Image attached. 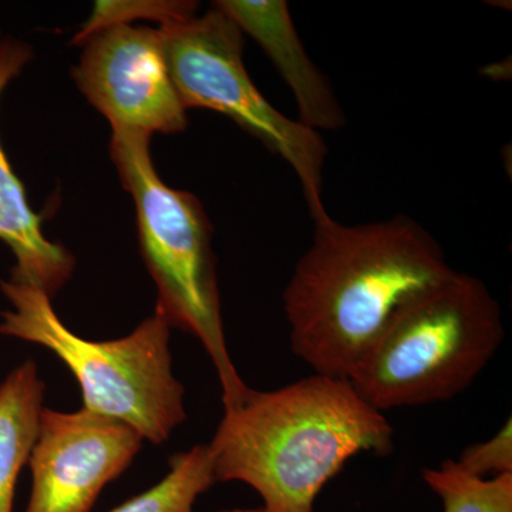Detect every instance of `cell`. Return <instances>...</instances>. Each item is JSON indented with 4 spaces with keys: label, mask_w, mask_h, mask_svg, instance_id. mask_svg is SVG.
I'll return each instance as SVG.
<instances>
[{
    "label": "cell",
    "mask_w": 512,
    "mask_h": 512,
    "mask_svg": "<svg viewBox=\"0 0 512 512\" xmlns=\"http://www.w3.org/2000/svg\"><path fill=\"white\" fill-rule=\"evenodd\" d=\"M284 292L292 352L316 375L352 380L394 319L454 269L412 218L313 224Z\"/></svg>",
    "instance_id": "6da1fadb"
},
{
    "label": "cell",
    "mask_w": 512,
    "mask_h": 512,
    "mask_svg": "<svg viewBox=\"0 0 512 512\" xmlns=\"http://www.w3.org/2000/svg\"><path fill=\"white\" fill-rule=\"evenodd\" d=\"M215 481H239L266 512H313L320 491L360 453L386 456L394 430L349 380L312 375L271 392H248L207 444Z\"/></svg>",
    "instance_id": "7a4b0ae2"
},
{
    "label": "cell",
    "mask_w": 512,
    "mask_h": 512,
    "mask_svg": "<svg viewBox=\"0 0 512 512\" xmlns=\"http://www.w3.org/2000/svg\"><path fill=\"white\" fill-rule=\"evenodd\" d=\"M151 137L113 131L110 154L136 205L138 241L158 289L156 309L170 326L200 340L217 370L224 407L249 387L238 375L225 340L212 225L195 195L158 177Z\"/></svg>",
    "instance_id": "3957f363"
},
{
    "label": "cell",
    "mask_w": 512,
    "mask_h": 512,
    "mask_svg": "<svg viewBox=\"0 0 512 512\" xmlns=\"http://www.w3.org/2000/svg\"><path fill=\"white\" fill-rule=\"evenodd\" d=\"M504 335L487 285L454 271L394 319L350 383L382 413L446 402L484 372Z\"/></svg>",
    "instance_id": "277c9868"
},
{
    "label": "cell",
    "mask_w": 512,
    "mask_h": 512,
    "mask_svg": "<svg viewBox=\"0 0 512 512\" xmlns=\"http://www.w3.org/2000/svg\"><path fill=\"white\" fill-rule=\"evenodd\" d=\"M0 289L12 303V311L0 313V333L55 353L79 382L83 409L119 420L154 444L187 420L163 313L156 309L124 338L97 342L67 328L42 289L12 281Z\"/></svg>",
    "instance_id": "5b68a950"
},
{
    "label": "cell",
    "mask_w": 512,
    "mask_h": 512,
    "mask_svg": "<svg viewBox=\"0 0 512 512\" xmlns=\"http://www.w3.org/2000/svg\"><path fill=\"white\" fill-rule=\"evenodd\" d=\"M168 72L188 109L225 114L292 168L313 224L330 217L323 204L328 147L316 131L289 119L259 92L245 69L244 37L212 6L202 16L161 25Z\"/></svg>",
    "instance_id": "8992f818"
},
{
    "label": "cell",
    "mask_w": 512,
    "mask_h": 512,
    "mask_svg": "<svg viewBox=\"0 0 512 512\" xmlns=\"http://www.w3.org/2000/svg\"><path fill=\"white\" fill-rule=\"evenodd\" d=\"M73 79L113 131L183 133L187 110L165 60L160 29L111 26L83 42Z\"/></svg>",
    "instance_id": "52a82bcc"
},
{
    "label": "cell",
    "mask_w": 512,
    "mask_h": 512,
    "mask_svg": "<svg viewBox=\"0 0 512 512\" xmlns=\"http://www.w3.org/2000/svg\"><path fill=\"white\" fill-rule=\"evenodd\" d=\"M143 437L119 420L80 409H43L29 464L26 512H90L103 488L123 473Z\"/></svg>",
    "instance_id": "ba28073f"
},
{
    "label": "cell",
    "mask_w": 512,
    "mask_h": 512,
    "mask_svg": "<svg viewBox=\"0 0 512 512\" xmlns=\"http://www.w3.org/2000/svg\"><path fill=\"white\" fill-rule=\"evenodd\" d=\"M214 6L274 63L295 97L299 123L319 134L345 127V111L328 77L306 52L285 0H220Z\"/></svg>",
    "instance_id": "9c48e42d"
},
{
    "label": "cell",
    "mask_w": 512,
    "mask_h": 512,
    "mask_svg": "<svg viewBox=\"0 0 512 512\" xmlns=\"http://www.w3.org/2000/svg\"><path fill=\"white\" fill-rule=\"evenodd\" d=\"M33 57L19 40H0V96ZM0 241L15 256L10 281L35 286L52 298L74 271L73 255L45 237L42 220L30 208L25 188L0 144Z\"/></svg>",
    "instance_id": "30bf717a"
},
{
    "label": "cell",
    "mask_w": 512,
    "mask_h": 512,
    "mask_svg": "<svg viewBox=\"0 0 512 512\" xmlns=\"http://www.w3.org/2000/svg\"><path fill=\"white\" fill-rule=\"evenodd\" d=\"M45 383L33 360L0 382V512H12L20 470L29 463L39 434Z\"/></svg>",
    "instance_id": "8fae6325"
},
{
    "label": "cell",
    "mask_w": 512,
    "mask_h": 512,
    "mask_svg": "<svg viewBox=\"0 0 512 512\" xmlns=\"http://www.w3.org/2000/svg\"><path fill=\"white\" fill-rule=\"evenodd\" d=\"M215 483L210 450L200 444L171 457L160 483L110 512H194L197 498Z\"/></svg>",
    "instance_id": "7c38bea8"
},
{
    "label": "cell",
    "mask_w": 512,
    "mask_h": 512,
    "mask_svg": "<svg viewBox=\"0 0 512 512\" xmlns=\"http://www.w3.org/2000/svg\"><path fill=\"white\" fill-rule=\"evenodd\" d=\"M423 480L443 501L444 512H512V474L481 480L447 460L424 470Z\"/></svg>",
    "instance_id": "4fadbf2b"
},
{
    "label": "cell",
    "mask_w": 512,
    "mask_h": 512,
    "mask_svg": "<svg viewBox=\"0 0 512 512\" xmlns=\"http://www.w3.org/2000/svg\"><path fill=\"white\" fill-rule=\"evenodd\" d=\"M197 2H173V0H117L96 2L93 13L82 29L74 36L73 45H83L94 33L111 26L128 25L131 20L150 19L161 25L181 22L197 15Z\"/></svg>",
    "instance_id": "5bb4252c"
},
{
    "label": "cell",
    "mask_w": 512,
    "mask_h": 512,
    "mask_svg": "<svg viewBox=\"0 0 512 512\" xmlns=\"http://www.w3.org/2000/svg\"><path fill=\"white\" fill-rule=\"evenodd\" d=\"M456 463L464 473L481 480L512 474L511 419L491 439L468 446Z\"/></svg>",
    "instance_id": "9a60e30c"
},
{
    "label": "cell",
    "mask_w": 512,
    "mask_h": 512,
    "mask_svg": "<svg viewBox=\"0 0 512 512\" xmlns=\"http://www.w3.org/2000/svg\"><path fill=\"white\" fill-rule=\"evenodd\" d=\"M221 512H266L264 508H237V510H227Z\"/></svg>",
    "instance_id": "2e32d148"
}]
</instances>
